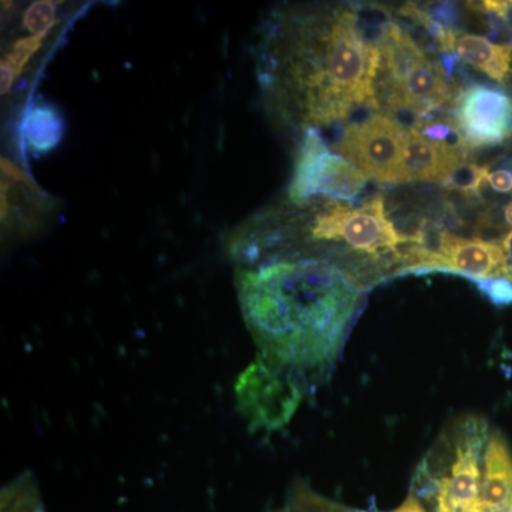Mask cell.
<instances>
[{
	"label": "cell",
	"mask_w": 512,
	"mask_h": 512,
	"mask_svg": "<svg viewBox=\"0 0 512 512\" xmlns=\"http://www.w3.org/2000/svg\"><path fill=\"white\" fill-rule=\"evenodd\" d=\"M256 55L269 109L302 131L379 107L382 49L366 42L352 8L276 10L262 28Z\"/></svg>",
	"instance_id": "1"
},
{
	"label": "cell",
	"mask_w": 512,
	"mask_h": 512,
	"mask_svg": "<svg viewBox=\"0 0 512 512\" xmlns=\"http://www.w3.org/2000/svg\"><path fill=\"white\" fill-rule=\"evenodd\" d=\"M242 318L269 366L312 387L332 370L362 289L326 256L235 266Z\"/></svg>",
	"instance_id": "2"
},
{
	"label": "cell",
	"mask_w": 512,
	"mask_h": 512,
	"mask_svg": "<svg viewBox=\"0 0 512 512\" xmlns=\"http://www.w3.org/2000/svg\"><path fill=\"white\" fill-rule=\"evenodd\" d=\"M487 441L483 419L456 421L417 470V494L433 497L437 512H484L480 464Z\"/></svg>",
	"instance_id": "3"
},
{
	"label": "cell",
	"mask_w": 512,
	"mask_h": 512,
	"mask_svg": "<svg viewBox=\"0 0 512 512\" xmlns=\"http://www.w3.org/2000/svg\"><path fill=\"white\" fill-rule=\"evenodd\" d=\"M382 53V66L389 77V106L396 114L392 119L404 130H416L447 100L450 79L443 64L431 60L400 28L396 18Z\"/></svg>",
	"instance_id": "4"
},
{
	"label": "cell",
	"mask_w": 512,
	"mask_h": 512,
	"mask_svg": "<svg viewBox=\"0 0 512 512\" xmlns=\"http://www.w3.org/2000/svg\"><path fill=\"white\" fill-rule=\"evenodd\" d=\"M367 181L369 178L359 168L330 151L319 130L302 131L288 188L291 204L305 205L316 197L355 201L365 191Z\"/></svg>",
	"instance_id": "5"
},
{
	"label": "cell",
	"mask_w": 512,
	"mask_h": 512,
	"mask_svg": "<svg viewBox=\"0 0 512 512\" xmlns=\"http://www.w3.org/2000/svg\"><path fill=\"white\" fill-rule=\"evenodd\" d=\"M302 386L295 377L269 366L261 356L238 376L235 402L251 430L284 429L301 406Z\"/></svg>",
	"instance_id": "6"
},
{
	"label": "cell",
	"mask_w": 512,
	"mask_h": 512,
	"mask_svg": "<svg viewBox=\"0 0 512 512\" xmlns=\"http://www.w3.org/2000/svg\"><path fill=\"white\" fill-rule=\"evenodd\" d=\"M0 234L5 245L39 237L57 220L62 202L35 183L22 165L2 157Z\"/></svg>",
	"instance_id": "7"
},
{
	"label": "cell",
	"mask_w": 512,
	"mask_h": 512,
	"mask_svg": "<svg viewBox=\"0 0 512 512\" xmlns=\"http://www.w3.org/2000/svg\"><path fill=\"white\" fill-rule=\"evenodd\" d=\"M406 133L392 117L376 113L346 126L335 150L367 178L394 183Z\"/></svg>",
	"instance_id": "8"
},
{
	"label": "cell",
	"mask_w": 512,
	"mask_h": 512,
	"mask_svg": "<svg viewBox=\"0 0 512 512\" xmlns=\"http://www.w3.org/2000/svg\"><path fill=\"white\" fill-rule=\"evenodd\" d=\"M453 119L468 148L497 146L512 137V97L497 87L473 84L458 94Z\"/></svg>",
	"instance_id": "9"
},
{
	"label": "cell",
	"mask_w": 512,
	"mask_h": 512,
	"mask_svg": "<svg viewBox=\"0 0 512 512\" xmlns=\"http://www.w3.org/2000/svg\"><path fill=\"white\" fill-rule=\"evenodd\" d=\"M507 264L503 244L461 238L448 232L437 272L461 275L474 282L504 276Z\"/></svg>",
	"instance_id": "10"
},
{
	"label": "cell",
	"mask_w": 512,
	"mask_h": 512,
	"mask_svg": "<svg viewBox=\"0 0 512 512\" xmlns=\"http://www.w3.org/2000/svg\"><path fill=\"white\" fill-rule=\"evenodd\" d=\"M466 158L463 154L421 136L419 131H407L394 183L430 181L443 184L454 168L464 163Z\"/></svg>",
	"instance_id": "11"
},
{
	"label": "cell",
	"mask_w": 512,
	"mask_h": 512,
	"mask_svg": "<svg viewBox=\"0 0 512 512\" xmlns=\"http://www.w3.org/2000/svg\"><path fill=\"white\" fill-rule=\"evenodd\" d=\"M483 464L484 512H512V451L498 431L488 436Z\"/></svg>",
	"instance_id": "12"
},
{
	"label": "cell",
	"mask_w": 512,
	"mask_h": 512,
	"mask_svg": "<svg viewBox=\"0 0 512 512\" xmlns=\"http://www.w3.org/2000/svg\"><path fill=\"white\" fill-rule=\"evenodd\" d=\"M454 53L498 83H504L512 69V46L497 45L487 37L458 35Z\"/></svg>",
	"instance_id": "13"
},
{
	"label": "cell",
	"mask_w": 512,
	"mask_h": 512,
	"mask_svg": "<svg viewBox=\"0 0 512 512\" xmlns=\"http://www.w3.org/2000/svg\"><path fill=\"white\" fill-rule=\"evenodd\" d=\"M63 133L62 114L43 101L33 104L23 117L22 141L26 150L33 156L55 150L62 141Z\"/></svg>",
	"instance_id": "14"
},
{
	"label": "cell",
	"mask_w": 512,
	"mask_h": 512,
	"mask_svg": "<svg viewBox=\"0 0 512 512\" xmlns=\"http://www.w3.org/2000/svg\"><path fill=\"white\" fill-rule=\"evenodd\" d=\"M47 39L49 35H29L20 37L8 47L2 59V96L10 92Z\"/></svg>",
	"instance_id": "15"
},
{
	"label": "cell",
	"mask_w": 512,
	"mask_h": 512,
	"mask_svg": "<svg viewBox=\"0 0 512 512\" xmlns=\"http://www.w3.org/2000/svg\"><path fill=\"white\" fill-rule=\"evenodd\" d=\"M0 500L2 512H46L35 477L30 473L22 474L6 485Z\"/></svg>",
	"instance_id": "16"
},
{
	"label": "cell",
	"mask_w": 512,
	"mask_h": 512,
	"mask_svg": "<svg viewBox=\"0 0 512 512\" xmlns=\"http://www.w3.org/2000/svg\"><path fill=\"white\" fill-rule=\"evenodd\" d=\"M271 512H372L359 511L333 503L312 490L305 481L296 480L285 504L279 510Z\"/></svg>",
	"instance_id": "17"
},
{
	"label": "cell",
	"mask_w": 512,
	"mask_h": 512,
	"mask_svg": "<svg viewBox=\"0 0 512 512\" xmlns=\"http://www.w3.org/2000/svg\"><path fill=\"white\" fill-rule=\"evenodd\" d=\"M488 174H490L488 165H478L464 161V163L454 168L453 173L448 175L443 185L448 190L460 191L468 195L477 194L480 188L483 187L485 180H487Z\"/></svg>",
	"instance_id": "18"
},
{
	"label": "cell",
	"mask_w": 512,
	"mask_h": 512,
	"mask_svg": "<svg viewBox=\"0 0 512 512\" xmlns=\"http://www.w3.org/2000/svg\"><path fill=\"white\" fill-rule=\"evenodd\" d=\"M60 2H35L22 16V29L29 35H50L57 25V9Z\"/></svg>",
	"instance_id": "19"
},
{
	"label": "cell",
	"mask_w": 512,
	"mask_h": 512,
	"mask_svg": "<svg viewBox=\"0 0 512 512\" xmlns=\"http://www.w3.org/2000/svg\"><path fill=\"white\" fill-rule=\"evenodd\" d=\"M474 284L494 305H511L512 282L510 279L500 276V278L480 279V281H474Z\"/></svg>",
	"instance_id": "20"
},
{
	"label": "cell",
	"mask_w": 512,
	"mask_h": 512,
	"mask_svg": "<svg viewBox=\"0 0 512 512\" xmlns=\"http://www.w3.org/2000/svg\"><path fill=\"white\" fill-rule=\"evenodd\" d=\"M487 181L494 191L501 192V194L512 191V173L510 170L503 168V170L493 171V173L488 174Z\"/></svg>",
	"instance_id": "21"
},
{
	"label": "cell",
	"mask_w": 512,
	"mask_h": 512,
	"mask_svg": "<svg viewBox=\"0 0 512 512\" xmlns=\"http://www.w3.org/2000/svg\"><path fill=\"white\" fill-rule=\"evenodd\" d=\"M394 512H426V510H424L423 505L420 504L419 498L410 495Z\"/></svg>",
	"instance_id": "22"
},
{
	"label": "cell",
	"mask_w": 512,
	"mask_h": 512,
	"mask_svg": "<svg viewBox=\"0 0 512 512\" xmlns=\"http://www.w3.org/2000/svg\"><path fill=\"white\" fill-rule=\"evenodd\" d=\"M504 217L505 221H507V224L511 225L512 227V202H510V204L504 208Z\"/></svg>",
	"instance_id": "23"
},
{
	"label": "cell",
	"mask_w": 512,
	"mask_h": 512,
	"mask_svg": "<svg viewBox=\"0 0 512 512\" xmlns=\"http://www.w3.org/2000/svg\"><path fill=\"white\" fill-rule=\"evenodd\" d=\"M510 171L512 173V160L510 161Z\"/></svg>",
	"instance_id": "24"
}]
</instances>
